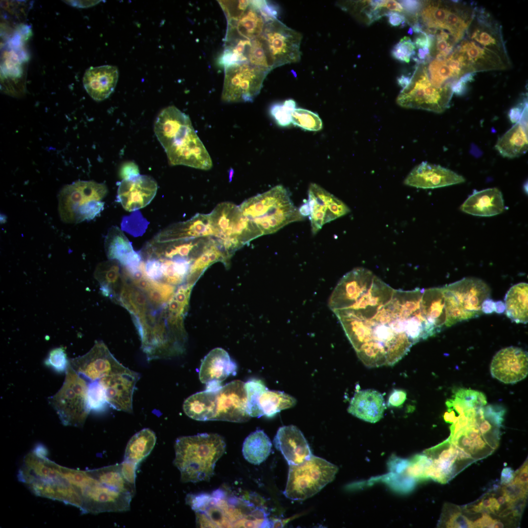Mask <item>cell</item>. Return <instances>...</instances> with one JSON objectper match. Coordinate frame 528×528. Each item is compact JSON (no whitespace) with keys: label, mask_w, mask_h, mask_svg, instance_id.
<instances>
[{"label":"cell","mask_w":528,"mask_h":528,"mask_svg":"<svg viewBox=\"0 0 528 528\" xmlns=\"http://www.w3.org/2000/svg\"><path fill=\"white\" fill-rule=\"evenodd\" d=\"M104 183L94 181L78 180L65 186L58 194V211L61 220L75 223L79 210L88 202L101 201L108 194Z\"/></svg>","instance_id":"cell-20"},{"label":"cell","mask_w":528,"mask_h":528,"mask_svg":"<svg viewBox=\"0 0 528 528\" xmlns=\"http://www.w3.org/2000/svg\"><path fill=\"white\" fill-rule=\"evenodd\" d=\"M139 175L138 166L132 161L124 163L120 168L119 176L123 180H128L135 177Z\"/></svg>","instance_id":"cell-53"},{"label":"cell","mask_w":528,"mask_h":528,"mask_svg":"<svg viewBox=\"0 0 528 528\" xmlns=\"http://www.w3.org/2000/svg\"><path fill=\"white\" fill-rule=\"evenodd\" d=\"M467 214L481 217H490L502 213L504 201L501 192L497 188L475 191L460 207Z\"/></svg>","instance_id":"cell-32"},{"label":"cell","mask_w":528,"mask_h":528,"mask_svg":"<svg viewBox=\"0 0 528 528\" xmlns=\"http://www.w3.org/2000/svg\"><path fill=\"white\" fill-rule=\"evenodd\" d=\"M272 443L263 430L258 429L251 433L244 440L242 454L249 462L258 465L269 456Z\"/></svg>","instance_id":"cell-39"},{"label":"cell","mask_w":528,"mask_h":528,"mask_svg":"<svg viewBox=\"0 0 528 528\" xmlns=\"http://www.w3.org/2000/svg\"><path fill=\"white\" fill-rule=\"evenodd\" d=\"M218 391L205 390L188 397L183 404L185 414L197 420H214Z\"/></svg>","instance_id":"cell-34"},{"label":"cell","mask_w":528,"mask_h":528,"mask_svg":"<svg viewBox=\"0 0 528 528\" xmlns=\"http://www.w3.org/2000/svg\"><path fill=\"white\" fill-rule=\"evenodd\" d=\"M407 398V393L400 389H394L389 394L387 405L389 407L396 408L401 406Z\"/></svg>","instance_id":"cell-52"},{"label":"cell","mask_w":528,"mask_h":528,"mask_svg":"<svg viewBox=\"0 0 528 528\" xmlns=\"http://www.w3.org/2000/svg\"><path fill=\"white\" fill-rule=\"evenodd\" d=\"M501 490L508 504L518 499L527 497L528 494V488L512 482L503 485Z\"/></svg>","instance_id":"cell-51"},{"label":"cell","mask_w":528,"mask_h":528,"mask_svg":"<svg viewBox=\"0 0 528 528\" xmlns=\"http://www.w3.org/2000/svg\"><path fill=\"white\" fill-rule=\"evenodd\" d=\"M116 66L103 65L88 68L84 75L83 83L88 95L96 101L107 99L113 92L118 79Z\"/></svg>","instance_id":"cell-29"},{"label":"cell","mask_w":528,"mask_h":528,"mask_svg":"<svg viewBox=\"0 0 528 528\" xmlns=\"http://www.w3.org/2000/svg\"><path fill=\"white\" fill-rule=\"evenodd\" d=\"M528 285L522 282L510 287L505 298L506 314L511 321L527 324Z\"/></svg>","instance_id":"cell-36"},{"label":"cell","mask_w":528,"mask_h":528,"mask_svg":"<svg viewBox=\"0 0 528 528\" xmlns=\"http://www.w3.org/2000/svg\"><path fill=\"white\" fill-rule=\"evenodd\" d=\"M89 472L105 486L134 496L135 486L132 485L125 480L122 474L120 463L89 470Z\"/></svg>","instance_id":"cell-40"},{"label":"cell","mask_w":528,"mask_h":528,"mask_svg":"<svg viewBox=\"0 0 528 528\" xmlns=\"http://www.w3.org/2000/svg\"><path fill=\"white\" fill-rule=\"evenodd\" d=\"M224 66L221 99L227 103L252 102L259 94L269 71L247 62Z\"/></svg>","instance_id":"cell-16"},{"label":"cell","mask_w":528,"mask_h":528,"mask_svg":"<svg viewBox=\"0 0 528 528\" xmlns=\"http://www.w3.org/2000/svg\"><path fill=\"white\" fill-rule=\"evenodd\" d=\"M490 369L492 376L500 381L516 383L528 375V352L514 346L502 349L494 356Z\"/></svg>","instance_id":"cell-23"},{"label":"cell","mask_w":528,"mask_h":528,"mask_svg":"<svg viewBox=\"0 0 528 528\" xmlns=\"http://www.w3.org/2000/svg\"><path fill=\"white\" fill-rule=\"evenodd\" d=\"M227 26L225 41L252 40L264 31L265 24L277 19V10L265 0H219Z\"/></svg>","instance_id":"cell-8"},{"label":"cell","mask_w":528,"mask_h":528,"mask_svg":"<svg viewBox=\"0 0 528 528\" xmlns=\"http://www.w3.org/2000/svg\"><path fill=\"white\" fill-rule=\"evenodd\" d=\"M120 464L122 474L125 480L132 485L135 486L136 470L138 465L124 460Z\"/></svg>","instance_id":"cell-54"},{"label":"cell","mask_w":528,"mask_h":528,"mask_svg":"<svg viewBox=\"0 0 528 528\" xmlns=\"http://www.w3.org/2000/svg\"><path fill=\"white\" fill-rule=\"evenodd\" d=\"M65 373L62 386L48 400L64 425L81 427L90 411L88 401V384L70 363Z\"/></svg>","instance_id":"cell-14"},{"label":"cell","mask_w":528,"mask_h":528,"mask_svg":"<svg viewBox=\"0 0 528 528\" xmlns=\"http://www.w3.org/2000/svg\"><path fill=\"white\" fill-rule=\"evenodd\" d=\"M236 364L227 352L220 348L211 350L202 360L199 371V378L202 383L211 381L221 382L229 375L237 373Z\"/></svg>","instance_id":"cell-31"},{"label":"cell","mask_w":528,"mask_h":528,"mask_svg":"<svg viewBox=\"0 0 528 528\" xmlns=\"http://www.w3.org/2000/svg\"><path fill=\"white\" fill-rule=\"evenodd\" d=\"M156 442V436L149 428H144L135 434L126 447L124 460L136 465L147 457L152 451Z\"/></svg>","instance_id":"cell-38"},{"label":"cell","mask_w":528,"mask_h":528,"mask_svg":"<svg viewBox=\"0 0 528 528\" xmlns=\"http://www.w3.org/2000/svg\"><path fill=\"white\" fill-rule=\"evenodd\" d=\"M462 510L458 506L445 504L439 526L445 528H474L473 522L462 514Z\"/></svg>","instance_id":"cell-43"},{"label":"cell","mask_w":528,"mask_h":528,"mask_svg":"<svg viewBox=\"0 0 528 528\" xmlns=\"http://www.w3.org/2000/svg\"><path fill=\"white\" fill-rule=\"evenodd\" d=\"M424 290L394 289L363 267L342 279L333 312L365 365L393 366L413 345L437 333L426 315Z\"/></svg>","instance_id":"cell-1"},{"label":"cell","mask_w":528,"mask_h":528,"mask_svg":"<svg viewBox=\"0 0 528 528\" xmlns=\"http://www.w3.org/2000/svg\"><path fill=\"white\" fill-rule=\"evenodd\" d=\"M94 276L100 284L101 293L111 300H113L123 281L121 264L115 260L101 262L97 265Z\"/></svg>","instance_id":"cell-35"},{"label":"cell","mask_w":528,"mask_h":528,"mask_svg":"<svg viewBox=\"0 0 528 528\" xmlns=\"http://www.w3.org/2000/svg\"><path fill=\"white\" fill-rule=\"evenodd\" d=\"M157 190V184L154 178L149 176L139 175L120 182L116 200L125 210L137 211L151 202Z\"/></svg>","instance_id":"cell-24"},{"label":"cell","mask_w":528,"mask_h":528,"mask_svg":"<svg viewBox=\"0 0 528 528\" xmlns=\"http://www.w3.org/2000/svg\"><path fill=\"white\" fill-rule=\"evenodd\" d=\"M225 447L223 438L217 434L202 433L177 438L174 463L180 472L181 482L209 480Z\"/></svg>","instance_id":"cell-6"},{"label":"cell","mask_w":528,"mask_h":528,"mask_svg":"<svg viewBox=\"0 0 528 528\" xmlns=\"http://www.w3.org/2000/svg\"><path fill=\"white\" fill-rule=\"evenodd\" d=\"M411 76L405 75H401L397 79L398 84L403 88H405L409 83Z\"/></svg>","instance_id":"cell-62"},{"label":"cell","mask_w":528,"mask_h":528,"mask_svg":"<svg viewBox=\"0 0 528 528\" xmlns=\"http://www.w3.org/2000/svg\"><path fill=\"white\" fill-rule=\"evenodd\" d=\"M383 7L389 11L400 12L403 11V9L399 2L394 0H385Z\"/></svg>","instance_id":"cell-61"},{"label":"cell","mask_w":528,"mask_h":528,"mask_svg":"<svg viewBox=\"0 0 528 528\" xmlns=\"http://www.w3.org/2000/svg\"><path fill=\"white\" fill-rule=\"evenodd\" d=\"M403 10L408 13L416 16L419 12L422 6V2L418 0H400L399 1Z\"/></svg>","instance_id":"cell-56"},{"label":"cell","mask_w":528,"mask_h":528,"mask_svg":"<svg viewBox=\"0 0 528 528\" xmlns=\"http://www.w3.org/2000/svg\"><path fill=\"white\" fill-rule=\"evenodd\" d=\"M470 73L510 68L511 63L499 22L476 6L473 19L454 48Z\"/></svg>","instance_id":"cell-2"},{"label":"cell","mask_w":528,"mask_h":528,"mask_svg":"<svg viewBox=\"0 0 528 528\" xmlns=\"http://www.w3.org/2000/svg\"><path fill=\"white\" fill-rule=\"evenodd\" d=\"M474 10L473 5L466 2L428 1L422 2L416 18L427 34L443 31L459 42L472 21Z\"/></svg>","instance_id":"cell-10"},{"label":"cell","mask_w":528,"mask_h":528,"mask_svg":"<svg viewBox=\"0 0 528 528\" xmlns=\"http://www.w3.org/2000/svg\"><path fill=\"white\" fill-rule=\"evenodd\" d=\"M239 207L263 235L274 233L304 218L294 206L288 191L281 185L245 200Z\"/></svg>","instance_id":"cell-7"},{"label":"cell","mask_w":528,"mask_h":528,"mask_svg":"<svg viewBox=\"0 0 528 528\" xmlns=\"http://www.w3.org/2000/svg\"><path fill=\"white\" fill-rule=\"evenodd\" d=\"M88 401L90 410L101 412L106 409L108 403L104 388L99 380L90 381L88 384Z\"/></svg>","instance_id":"cell-47"},{"label":"cell","mask_w":528,"mask_h":528,"mask_svg":"<svg viewBox=\"0 0 528 528\" xmlns=\"http://www.w3.org/2000/svg\"><path fill=\"white\" fill-rule=\"evenodd\" d=\"M247 398V411L252 417L259 418L263 416L259 404L262 394L267 389L262 381L252 379L244 383Z\"/></svg>","instance_id":"cell-44"},{"label":"cell","mask_w":528,"mask_h":528,"mask_svg":"<svg viewBox=\"0 0 528 528\" xmlns=\"http://www.w3.org/2000/svg\"><path fill=\"white\" fill-rule=\"evenodd\" d=\"M453 92L434 86L429 81L425 66L419 64L408 84L396 99L400 106L441 113L449 107Z\"/></svg>","instance_id":"cell-15"},{"label":"cell","mask_w":528,"mask_h":528,"mask_svg":"<svg viewBox=\"0 0 528 528\" xmlns=\"http://www.w3.org/2000/svg\"><path fill=\"white\" fill-rule=\"evenodd\" d=\"M69 363L79 375L90 381L113 374L134 372L120 363L102 341H96L87 353L70 359Z\"/></svg>","instance_id":"cell-19"},{"label":"cell","mask_w":528,"mask_h":528,"mask_svg":"<svg viewBox=\"0 0 528 528\" xmlns=\"http://www.w3.org/2000/svg\"><path fill=\"white\" fill-rule=\"evenodd\" d=\"M64 476L80 495L83 513L129 510L133 496L110 488L94 478L89 470L82 471L59 465Z\"/></svg>","instance_id":"cell-9"},{"label":"cell","mask_w":528,"mask_h":528,"mask_svg":"<svg viewBox=\"0 0 528 528\" xmlns=\"http://www.w3.org/2000/svg\"><path fill=\"white\" fill-rule=\"evenodd\" d=\"M386 16L388 17L389 24L393 26L403 25L405 22V17L398 12L390 11Z\"/></svg>","instance_id":"cell-59"},{"label":"cell","mask_w":528,"mask_h":528,"mask_svg":"<svg viewBox=\"0 0 528 528\" xmlns=\"http://www.w3.org/2000/svg\"><path fill=\"white\" fill-rule=\"evenodd\" d=\"M250 418L244 383L235 380L222 386L217 392L214 420L243 422Z\"/></svg>","instance_id":"cell-22"},{"label":"cell","mask_w":528,"mask_h":528,"mask_svg":"<svg viewBox=\"0 0 528 528\" xmlns=\"http://www.w3.org/2000/svg\"><path fill=\"white\" fill-rule=\"evenodd\" d=\"M273 443L289 465L300 464L312 456L309 444L302 432L293 425L280 427L274 438Z\"/></svg>","instance_id":"cell-27"},{"label":"cell","mask_w":528,"mask_h":528,"mask_svg":"<svg viewBox=\"0 0 528 528\" xmlns=\"http://www.w3.org/2000/svg\"><path fill=\"white\" fill-rule=\"evenodd\" d=\"M416 46L411 39L405 36L400 40L392 48V56L396 60L405 63H409L411 58L416 54Z\"/></svg>","instance_id":"cell-49"},{"label":"cell","mask_w":528,"mask_h":528,"mask_svg":"<svg viewBox=\"0 0 528 528\" xmlns=\"http://www.w3.org/2000/svg\"><path fill=\"white\" fill-rule=\"evenodd\" d=\"M69 363L65 349L62 347L50 351L44 361L46 366L58 373L66 372Z\"/></svg>","instance_id":"cell-50"},{"label":"cell","mask_w":528,"mask_h":528,"mask_svg":"<svg viewBox=\"0 0 528 528\" xmlns=\"http://www.w3.org/2000/svg\"><path fill=\"white\" fill-rule=\"evenodd\" d=\"M291 123L302 129L318 131L322 128V122L316 113L303 109H295L291 113Z\"/></svg>","instance_id":"cell-45"},{"label":"cell","mask_w":528,"mask_h":528,"mask_svg":"<svg viewBox=\"0 0 528 528\" xmlns=\"http://www.w3.org/2000/svg\"><path fill=\"white\" fill-rule=\"evenodd\" d=\"M104 247L109 259L117 261L123 266L135 252L132 242L117 226L109 229L104 240Z\"/></svg>","instance_id":"cell-37"},{"label":"cell","mask_w":528,"mask_h":528,"mask_svg":"<svg viewBox=\"0 0 528 528\" xmlns=\"http://www.w3.org/2000/svg\"><path fill=\"white\" fill-rule=\"evenodd\" d=\"M446 313V327L478 317L483 313V305L491 290L482 280L463 278L442 287Z\"/></svg>","instance_id":"cell-11"},{"label":"cell","mask_w":528,"mask_h":528,"mask_svg":"<svg viewBox=\"0 0 528 528\" xmlns=\"http://www.w3.org/2000/svg\"><path fill=\"white\" fill-rule=\"evenodd\" d=\"M495 149L503 157L513 158L525 154L528 149L527 108L518 121L498 140Z\"/></svg>","instance_id":"cell-33"},{"label":"cell","mask_w":528,"mask_h":528,"mask_svg":"<svg viewBox=\"0 0 528 528\" xmlns=\"http://www.w3.org/2000/svg\"><path fill=\"white\" fill-rule=\"evenodd\" d=\"M296 402L294 397L286 393L267 389L262 394L259 400L263 416L268 418L275 416L283 410L293 407Z\"/></svg>","instance_id":"cell-41"},{"label":"cell","mask_w":528,"mask_h":528,"mask_svg":"<svg viewBox=\"0 0 528 528\" xmlns=\"http://www.w3.org/2000/svg\"><path fill=\"white\" fill-rule=\"evenodd\" d=\"M247 62L251 65L269 71L273 65L262 34L251 41L247 55Z\"/></svg>","instance_id":"cell-42"},{"label":"cell","mask_w":528,"mask_h":528,"mask_svg":"<svg viewBox=\"0 0 528 528\" xmlns=\"http://www.w3.org/2000/svg\"><path fill=\"white\" fill-rule=\"evenodd\" d=\"M154 129L170 165H181L203 170L212 168L211 158L190 117L176 107L171 106L161 110Z\"/></svg>","instance_id":"cell-3"},{"label":"cell","mask_w":528,"mask_h":528,"mask_svg":"<svg viewBox=\"0 0 528 528\" xmlns=\"http://www.w3.org/2000/svg\"><path fill=\"white\" fill-rule=\"evenodd\" d=\"M209 215L214 237L220 242L230 257L236 250L263 235L243 215L240 207L232 203L219 204Z\"/></svg>","instance_id":"cell-12"},{"label":"cell","mask_w":528,"mask_h":528,"mask_svg":"<svg viewBox=\"0 0 528 528\" xmlns=\"http://www.w3.org/2000/svg\"><path fill=\"white\" fill-rule=\"evenodd\" d=\"M497 519H493L489 514L483 513L480 518L473 522L474 528H493Z\"/></svg>","instance_id":"cell-58"},{"label":"cell","mask_w":528,"mask_h":528,"mask_svg":"<svg viewBox=\"0 0 528 528\" xmlns=\"http://www.w3.org/2000/svg\"><path fill=\"white\" fill-rule=\"evenodd\" d=\"M527 497L521 498L509 504L511 514L515 518H520L526 505Z\"/></svg>","instance_id":"cell-57"},{"label":"cell","mask_w":528,"mask_h":528,"mask_svg":"<svg viewBox=\"0 0 528 528\" xmlns=\"http://www.w3.org/2000/svg\"><path fill=\"white\" fill-rule=\"evenodd\" d=\"M139 377V374L134 372L113 374L100 379L108 403L117 410L132 413L133 394Z\"/></svg>","instance_id":"cell-25"},{"label":"cell","mask_w":528,"mask_h":528,"mask_svg":"<svg viewBox=\"0 0 528 528\" xmlns=\"http://www.w3.org/2000/svg\"><path fill=\"white\" fill-rule=\"evenodd\" d=\"M295 109V102L292 99H288L283 103L272 105L270 113L278 125L285 127L291 123V113Z\"/></svg>","instance_id":"cell-48"},{"label":"cell","mask_w":528,"mask_h":528,"mask_svg":"<svg viewBox=\"0 0 528 528\" xmlns=\"http://www.w3.org/2000/svg\"><path fill=\"white\" fill-rule=\"evenodd\" d=\"M338 467L322 458L312 456L297 465H289L285 496L302 501L321 491L335 478Z\"/></svg>","instance_id":"cell-13"},{"label":"cell","mask_w":528,"mask_h":528,"mask_svg":"<svg viewBox=\"0 0 528 528\" xmlns=\"http://www.w3.org/2000/svg\"><path fill=\"white\" fill-rule=\"evenodd\" d=\"M262 35L274 68L300 60L302 35L300 33L276 19L265 24Z\"/></svg>","instance_id":"cell-17"},{"label":"cell","mask_w":528,"mask_h":528,"mask_svg":"<svg viewBox=\"0 0 528 528\" xmlns=\"http://www.w3.org/2000/svg\"><path fill=\"white\" fill-rule=\"evenodd\" d=\"M308 193L307 203L299 210L303 216L309 215L311 231L314 235L326 223L351 211L344 202L318 184L311 183Z\"/></svg>","instance_id":"cell-18"},{"label":"cell","mask_w":528,"mask_h":528,"mask_svg":"<svg viewBox=\"0 0 528 528\" xmlns=\"http://www.w3.org/2000/svg\"><path fill=\"white\" fill-rule=\"evenodd\" d=\"M149 222L139 210L134 211L122 220L121 229L134 237L142 236L146 232Z\"/></svg>","instance_id":"cell-46"},{"label":"cell","mask_w":528,"mask_h":528,"mask_svg":"<svg viewBox=\"0 0 528 528\" xmlns=\"http://www.w3.org/2000/svg\"><path fill=\"white\" fill-rule=\"evenodd\" d=\"M465 178L440 165L423 162L414 167L405 178L404 184L423 189H433L463 183Z\"/></svg>","instance_id":"cell-26"},{"label":"cell","mask_w":528,"mask_h":528,"mask_svg":"<svg viewBox=\"0 0 528 528\" xmlns=\"http://www.w3.org/2000/svg\"><path fill=\"white\" fill-rule=\"evenodd\" d=\"M423 454L431 460L425 472L426 478L440 484L449 482L467 467L458 458V446L448 439L425 450Z\"/></svg>","instance_id":"cell-21"},{"label":"cell","mask_w":528,"mask_h":528,"mask_svg":"<svg viewBox=\"0 0 528 528\" xmlns=\"http://www.w3.org/2000/svg\"><path fill=\"white\" fill-rule=\"evenodd\" d=\"M186 502L195 511L201 528H269L264 508L237 497H227L220 489L211 494H188Z\"/></svg>","instance_id":"cell-4"},{"label":"cell","mask_w":528,"mask_h":528,"mask_svg":"<svg viewBox=\"0 0 528 528\" xmlns=\"http://www.w3.org/2000/svg\"><path fill=\"white\" fill-rule=\"evenodd\" d=\"M214 235L209 214H198L188 220L174 223L164 228L153 240L165 242Z\"/></svg>","instance_id":"cell-28"},{"label":"cell","mask_w":528,"mask_h":528,"mask_svg":"<svg viewBox=\"0 0 528 528\" xmlns=\"http://www.w3.org/2000/svg\"><path fill=\"white\" fill-rule=\"evenodd\" d=\"M528 460L516 471H514V478L512 482L528 488Z\"/></svg>","instance_id":"cell-55"},{"label":"cell","mask_w":528,"mask_h":528,"mask_svg":"<svg viewBox=\"0 0 528 528\" xmlns=\"http://www.w3.org/2000/svg\"><path fill=\"white\" fill-rule=\"evenodd\" d=\"M46 450L38 445L26 455L18 478L35 495L62 502L82 509L80 495L64 476L59 465L45 456Z\"/></svg>","instance_id":"cell-5"},{"label":"cell","mask_w":528,"mask_h":528,"mask_svg":"<svg viewBox=\"0 0 528 528\" xmlns=\"http://www.w3.org/2000/svg\"><path fill=\"white\" fill-rule=\"evenodd\" d=\"M514 478V471L509 467H506L503 469L500 484L502 485L507 484L511 483Z\"/></svg>","instance_id":"cell-60"},{"label":"cell","mask_w":528,"mask_h":528,"mask_svg":"<svg viewBox=\"0 0 528 528\" xmlns=\"http://www.w3.org/2000/svg\"><path fill=\"white\" fill-rule=\"evenodd\" d=\"M386 404L383 395L374 389L356 392L351 399L348 412L365 421L375 423L383 417Z\"/></svg>","instance_id":"cell-30"}]
</instances>
